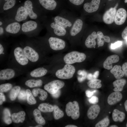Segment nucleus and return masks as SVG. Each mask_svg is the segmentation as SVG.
<instances>
[{
  "instance_id": "obj_60",
  "label": "nucleus",
  "mask_w": 127,
  "mask_h": 127,
  "mask_svg": "<svg viewBox=\"0 0 127 127\" xmlns=\"http://www.w3.org/2000/svg\"><path fill=\"white\" fill-rule=\"evenodd\" d=\"M125 2L126 3H127V0H125Z\"/></svg>"
},
{
  "instance_id": "obj_12",
  "label": "nucleus",
  "mask_w": 127,
  "mask_h": 127,
  "mask_svg": "<svg viewBox=\"0 0 127 127\" xmlns=\"http://www.w3.org/2000/svg\"><path fill=\"white\" fill-rule=\"evenodd\" d=\"M100 2L101 0H85L83 5V10L88 14L94 12L99 8Z\"/></svg>"
},
{
  "instance_id": "obj_45",
  "label": "nucleus",
  "mask_w": 127,
  "mask_h": 127,
  "mask_svg": "<svg viewBox=\"0 0 127 127\" xmlns=\"http://www.w3.org/2000/svg\"><path fill=\"white\" fill-rule=\"evenodd\" d=\"M99 74V72L98 71L95 72L93 74L91 73L88 74L87 76V79L89 80L96 79L98 77Z\"/></svg>"
},
{
  "instance_id": "obj_52",
  "label": "nucleus",
  "mask_w": 127,
  "mask_h": 127,
  "mask_svg": "<svg viewBox=\"0 0 127 127\" xmlns=\"http://www.w3.org/2000/svg\"><path fill=\"white\" fill-rule=\"evenodd\" d=\"M5 100V97L2 92L0 93V104H2L3 102Z\"/></svg>"
},
{
  "instance_id": "obj_28",
  "label": "nucleus",
  "mask_w": 127,
  "mask_h": 127,
  "mask_svg": "<svg viewBox=\"0 0 127 127\" xmlns=\"http://www.w3.org/2000/svg\"><path fill=\"white\" fill-rule=\"evenodd\" d=\"M26 114L23 111H20L17 113H14L11 115L12 119L14 123H23L25 119Z\"/></svg>"
},
{
  "instance_id": "obj_23",
  "label": "nucleus",
  "mask_w": 127,
  "mask_h": 127,
  "mask_svg": "<svg viewBox=\"0 0 127 127\" xmlns=\"http://www.w3.org/2000/svg\"><path fill=\"white\" fill-rule=\"evenodd\" d=\"M97 34L95 32L93 31L87 36L84 42L85 45L87 48H95L96 44L95 39L97 38Z\"/></svg>"
},
{
  "instance_id": "obj_24",
  "label": "nucleus",
  "mask_w": 127,
  "mask_h": 127,
  "mask_svg": "<svg viewBox=\"0 0 127 127\" xmlns=\"http://www.w3.org/2000/svg\"><path fill=\"white\" fill-rule=\"evenodd\" d=\"M23 6L26 9L28 16L30 19L36 20L38 18V15L34 12L32 3L31 1L27 0L25 1Z\"/></svg>"
},
{
  "instance_id": "obj_35",
  "label": "nucleus",
  "mask_w": 127,
  "mask_h": 127,
  "mask_svg": "<svg viewBox=\"0 0 127 127\" xmlns=\"http://www.w3.org/2000/svg\"><path fill=\"white\" fill-rule=\"evenodd\" d=\"M101 80L97 79L90 80L88 81L87 84L88 86L90 88L95 89L99 88L102 87L101 83Z\"/></svg>"
},
{
  "instance_id": "obj_58",
  "label": "nucleus",
  "mask_w": 127,
  "mask_h": 127,
  "mask_svg": "<svg viewBox=\"0 0 127 127\" xmlns=\"http://www.w3.org/2000/svg\"><path fill=\"white\" fill-rule=\"evenodd\" d=\"M109 127H118V126L115 125H112L110 126Z\"/></svg>"
},
{
  "instance_id": "obj_29",
  "label": "nucleus",
  "mask_w": 127,
  "mask_h": 127,
  "mask_svg": "<svg viewBox=\"0 0 127 127\" xmlns=\"http://www.w3.org/2000/svg\"><path fill=\"white\" fill-rule=\"evenodd\" d=\"M121 67L119 65L115 66L110 70V72L117 79H121L124 75L123 71L121 69Z\"/></svg>"
},
{
  "instance_id": "obj_4",
  "label": "nucleus",
  "mask_w": 127,
  "mask_h": 127,
  "mask_svg": "<svg viewBox=\"0 0 127 127\" xmlns=\"http://www.w3.org/2000/svg\"><path fill=\"white\" fill-rule=\"evenodd\" d=\"M44 12L58 15L63 9L67 8L65 0H39Z\"/></svg>"
},
{
  "instance_id": "obj_18",
  "label": "nucleus",
  "mask_w": 127,
  "mask_h": 127,
  "mask_svg": "<svg viewBox=\"0 0 127 127\" xmlns=\"http://www.w3.org/2000/svg\"><path fill=\"white\" fill-rule=\"evenodd\" d=\"M123 97L122 94L119 92L115 91L111 93L108 96L107 102L111 105H114L120 101Z\"/></svg>"
},
{
  "instance_id": "obj_25",
  "label": "nucleus",
  "mask_w": 127,
  "mask_h": 127,
  "mask_svg": "<svg viewBox=\"0 0 127 127\" xmlns=\"http://www.w3.org/2000/svg\"><path fill=\"white\" fill-rule=\"evenodd\" d=\"M48 69L43 67L37 68L33 69L30 72L31 77L35 78L39 77L46 75L48 72Z\"/></svg>"
},
{
  "instance_id": "obj_26",
  "label": "nucleus",
  "mask_w": 127,
  "mask_h": 127,
  "mask_svg": "<svg viewBox=\"0 0 127 127\" xmlns=\"http://www.w3.org/2000/svg\"><path fill=\"white\" fill-rule=\"evenodd\" d=\"M125 113L116 109H114L112 114L113 120L115 122H122L125 118Z\"/></svg>"
},
{
  "instance_id": "obj_16",
  "label": "nucleus",
  "mask_w": 127,
  "mask_h": 127,
  "mask_svg": "<svg viewBox=\"0 0 127 127\" xmlns=\"http://www.w3.org/2000/svg\"><path fill=\"white\" fill-rule=\"evenodd\" d=\"M127 16L126 10L123 8H120L117 10L115 16L114 21L118 25L123 24L125 22Z\"/></svg>"
},
{
  "instance_id": "obj_49",
  "label": "nucleus",
  "mask_w": 127,
  "mask_h": 127,
  "mask_svg": "<svg viewBox=\"0 0 127 127\" xmlns=\"http://www.w3.org/2000/svg\"><path fill=\"white\" fill-rule=\"evenodd\" d=\"M122 68L124 75L127 77V62L123 64L122 66Z\"/></svg>"
},
{
  "instance_id": "obj_1",
  "label": "nucleus",
  "mask_w": 127,
  "mask_h": 127,
  "mask_svg": "<svg viewBox=\"0 0 127 127\" xmlns=\"http://www.w3.org/2000/svg\"><path fill=\"white\" fill-rule=\"evenodd\" d=\"M8 64L10 67L21 71L29 70L33 65L25 54L22 46H17L12 50Z\"/></svg>"
},
{
  "instance_id": "obj_37",
  "label": "nucleus",
  "mask_w": 127,
  "mask_h": 127,
  "mask_svg": "<svg viewBox=\"0 0 127 127\" xmlns=\"http://www.w3.org/2000/svg\"><path fill=\"white\" fill-rule=\"evenodd\" d=\"M3 119L4 122L6 124H9L12 123V120L10 118L11 115L8 109L5 108L3 112Z\"/></svg>"
},
{
  "instance_id": "obj_54",
  "label": "nucleus",
  "mask_w": 127,
  "mask_h": 127,
  "mask_svg": "<svg viewBox=\"0 0 127 127\" xmlns=\"http://www.w3.org/2000/svg\"><path fill=\"white\" fill-rule=\"evenodd\" d=\"M4 33V30L3 28L2 27H0V36H2Z\"/></svg>"
},
{
  "instance_id": "obj_40",
  "label": "nucleus",
  "mask_w": 127,
  "mask_h": 127,
  "mask_svg": "<svg viewBox=\"0 0 127 127\" xmlns=\"http://www.w3.org/2000/svg\"><path fill=\"white\" fill-rule=\"evenodd\" d=\"M110 123V120L107 116L105 117L97 123L95 125V127H107Z\"/></svg>"
},
{
  "instance_id": "obj_20",
  "label": "nucleus",
  "mask_w": 127,
  "mask_h": 127,
  "mask_svg": "<svg viewBox=\"0 0 127 127\" xmlns=\"http://www.w3.org/2000/svg\"><path fill=\"white\" fill-rule=\"evenodd\" d=\"M119 60V57L117 55H113L109 56L103 62V67L107 70L111 69L113 68L112 64L118 62Z\"/></svg>"
},
{
  "instance_id": "obj_34",
  "label": "nucleus",
  "mask_w": 127,
  "mask_h": 127,
  "mask_svg": "<svg viewBox=\"0 0 127 127\" xmlns=\"http://www.w3.org/2000/svg\"><path fill=\"white\" fill-rule=\"evenodd\" d=\"M38 109L41 111L44 112H51L54 110V106L52 105L46 103L40 104L38 107Z\"/></svg>"
},
{
  "instance_id": "obj_6",
  "label": "nucleus",
  "mask_w": 127,
  "mask_h": 127,
  "mask_svg": "<svg viewBox=\"0 0 127 127\" xmlns=\"http://www.w3.org/2000/svg\"><path fill=\"white\" fill-rule=\"evenodd\" d=\"M84 25L83 19L81 17H78L68 32V39L71 44H77L83 29Z\"/></svg>"
},
{
  "instance_id": "obj_51",
  "label": "nucleus",
  "mask_w": 127,
  "mask_h": 127,
  "mask_svg": "<svg viewBox=\"0 0 127 127\" xmlns=\"http://www.w3.org/2000/svg\"><path fill=\"white\" fill-rule=\"evenodd\" d=\"M122 37L123 39H127V26L124 29L122 33Z\"/></svg>"
},
{
  "instance_id": "obj_13",
  "label": "nucleus",
  "mask_w": 127,
  "mask_h": 127,
  "mask_svg": "<svg viewBox=\"0 0 127 127\" xmlns=\"http://www.w3.org/2000/svg\"><path fill=\"white\" fill-rule=\"evenodd\" d=\"M118 5L117 4L114 7H111L106 11L104 14L103 19L104 22L107 24H110L114 21L116 13V7Z\"/></svg>"
},
{
  "instance_id": "obj_50",
  "label": "nucleus",
  "mask_w": 127,
  "mask_h": 127,
  "mask_svg": "<svg viewBox=\"0 0 127 127\" xmlns=\"http://www.w3.org/2000/svg\"><path fill=\"white\" fill-rule=\"evenodd\" d=\"M97 91V90H94L92 91H91L89 90H87L85 91L86 96L88 97H90Z\"/></svg>"
},
{
  "instance_id": "obj_2",
  "label": "nucleus",
  "mask_w": 127,
  "mask_h": 127,
  "mask_svg": "<svg viewBox=\"0 0 127 127\" xmlns=\"http://www.w3.org/2000/svg\"><path fill=\"white\" fill-rule=\"evenodd\" d=\"M78 17L75 12L66 8L62 9L58 15L51 18L69 32Z\"/></svg>"
},
{
  "instance_id": "obj_14",
  "label": "nucleus",
  "mask_w": 127,
  "mask_h": 127,
  "mask_svg": "<svg viewBox=\"0 0 127 127\" xmlns=\"http://www.w3.org/2000/svg\"><path fill=\"white\" fill-rule=\"evenodd\" d=\"M19 70L11 67L2 69L0 71V79L6 80L11 79L15 76L16 72Z\"/></svg>"
},
{
  "instance_id": "obj_7",
  "label": "nucleus",
  "mask_w": 127,
  "mask_h": 127,
  "mask_svg": "<svg viewBox=\"0 0 127 127\" xmlns=\"http://www.w3.org/2000/svg\"><path fill=\"white\" fill-rule=\"evenodd\" d=\"M42 42L47 44L46 45L48 46L51 49L54 51L62 50L66 45V43L63 39L52 36L48 33Z\"/></svg>"
},
{
  "instance_id": "obj_48",
  "label": "nucleus",
  "mask_w": 127,
  "mask_h": 127,
  "mask_svg": "<svg viewBox=\"0 0 127 127\" xmlns=\"http://www.w3.org/2000/svg\"><path fill=\"white\" fill-rule=\"evenodd\" d=\"M5 50L3 45L1 43L0 44V58L3 57L5 56Z\"/></svg>"
},
{
  "instance_id": "obj_22",
  "label": "nucleus",
  "mask_w": 127,
  "mask_h": 127,
  "mask_svg": "<svg viewBox=\"0 0 127 127\" xmlns=\"http://www.w3.org/2000/svg\"><path fill=\"white\" fill-rule=\"evenodd\" d=\"M21 28V25L19 23L14 22L8 24L5 28V30L7 33L15 34L19 32Z\"/></svg>"
},
{
  "instance_id": "obj_63",
  "label": "nucleus",
  "mask_w": 127,
  "mask_h": 127,
  "mask_svg": "<svg viewBox=\"0 0 127 127\" xmlns=\"http://www.w3.org/2000/svg\"><path fill=\"white\" fill-rule=\"evenodd\" d=\"M5 0V1H8L9 0Z\"/></svg>"
},
{
  "instance_id": "obj_62",
  "label": "nucleus",
  "mask_w": 127,
  "mask_h": 127,
  "mask_svg": "<svg viewBox=\"0 0 127 127\" xmlns=\"http://www.w3.org/2000/svg\"><path fill=\"white\" fill-rule=\"evenodd\" d=\"M126 127H127V123H126Z\"/></svg>"
},
{
  "instance_id": "obj_3",
  "label": "nucleus",
  "mask_w": 127,
  "mask_h": 127,
  "mask_svg": "<svg viewBox=\"0 0 127 127\" xmlns=\"http://www.w3.org/2000/svg\"><path fill=\"white\" fill-rule=\"evenodd\" d=\"M36 44L27 43L21 46L25 54L33 66L39 64L42 59L41 44Z\"/></svg>"
},
{
  "instance_id": "obj_27",
  "label": "nucleus",
  "mask_w": 127,
  "mask_h": 127,
  "mask_svg": "<svg viewBox=\"0 0 127 127\" xmlns=\"http://www.w3.org/2000/svg\"><path fill=\"white\" fill-rule=\"evenodd\" d=\"M96 39L98 47L103 46L104 42L108 43L110 42L109 37L107 36H104L102 32L100 31L97 32Z\"/></svg>"
},
{
  "instance_id": "obj_31",
  "label": "nucleus",
  "mask_w": 127,
  "mask_h": 127,
  "mask_svg": "<svg viewBox=\"0 0 127 127\" xmlns=\"http://www.w3.org/2000/svg\"><path fill=\"white\" fill-rule=\"evenodd\" d=\"M32 92L35 97L38 96L39 99L41 100H44L47 98L48 96L47 92L44 90L39 88L33 89Z\"/></svg>"
},
{
  "instance_id": "obj_41",
  "label": "nucleus",
  "mask_w": 127,
  "mask_h": 127,
  "mask_svg": "<svg viewBox=\"0 0 127 127\" xmlns=\"http://www.w3.org/2000/svg\"><path fill=\"white\" fill-rule=\"evenodd\" d=\"M16 3V0H9L7 1L3 5V10H7L11 8L14 6Z\"/></svg>"
},
{
  "instance_id": "obj_33",
  "label": "nucleus",
  "mask_w": 127,
  "mask_h": 127,
  "mask_svg": "<svg viewBox=\"0 0 127 127\" xmlns=\"http://www.w3.org/2000/svg\"><path fill=\"white\" fill-rule=\"evenodd\" d=\"M33 114L35 119L38 124L42 125L45 123V121L42 116L40 111L37 109H35L33 111Z\"/></svg>"
},
{
  "instance_id": "obj_56",
  "label": "nucleus",
  "mask_w": 127,
  "mask_h": 127,
  "mask_svg": "<svg viewBox=\"0 0 127 127\" xmlns=\"http://www.w3.org/2000/svg\"><path fill=\"white\" fill-rule=\"evenodd\" d=\"M65 127H77L76 126L73 125H68L66 126Z\"/></svg>"
},
{
  "instance_id": "obj_43",
  "label": "nucleus",
  "mask_w": 127,
  "mask_h": 127,
  "mask_svg": "<svg viewBox=\"0 0 127 127\" xmlns=\"http://www.w3.org/2000/svg\"><path fill=\"white\" fill-rule=\"evenodd\" d=\"M78 74L80 76L78 77V80L79 82H83L87 77V73L84 70H80L78 71Z\"/></svg>"
},
{
  "instance_id": "obj_19",
  "label": "nucleus",
  "mask_w": 127,
  "mask_h": 127,
  "mask_svg": "<svg viewBox=\"0 0 127 127\" xmlns=\"http://www.w3.org/2000/svg\"><path fill=\"white\" fill-rule=\"evenodd\" d=\"M100 107L99 105L94 104L90 106L88 109L87 112V115L88 118L91 120L95 119L99 114Z\"/></svg>"
},
{
  "instance_id": "obj_11",
  "label": "nucleus",
  "mask_w": 127,
  "mask_h": 127,
  "mask_svg": "<svg viewBox=\"0 0 127 127\" xmlns=\"http://www.w3.org/2000/svg\"><path fill=\"white\" fill-rule=\"evenodd\" d=\"M64 83L62 81L56 80L46 84L44 86V89L48 93L53 94L56 93L60 88L64 87Z\"/></svg>"
},
{
  "instance_id": "obj_30",
  "label": "nucleus",
  "mask_w": 127,
  "mask_h": 127,
  "mask_svg": "<svg viewBox=\"0 0 127 127\" xmlns=\"http://www.w3.org/2000/svg\"><path fill=\"white\" fill-rule=\"evenodd\" d=\"M126 83V80L124 79H117L113 83L114 88L113 90L115 91H122L123 87Z\"/></svg>"
},
{
  "instance_id": "obj_59",
  "label": "nucleus",
  "mask_w": 127,
  "mask_h": 127,
  "mask_svg": "<svg viewBox=\"0 0 127 127\" xmlns=\"http://www.w3.org/2000/svg\"><path fill=\"white\" fill-rule=\"evenodd\" d=\"M3 24V23L1 21H0V26H1Z\"/></svg>"
},
{
  "instance_id": "obj_15",
  "label": "nucleus",
  "mask_w": 127,
  "mask_h": 127,
  "mask_svg": "<svg viewBox=\"0 0 127 127\" xmlns=\"http://www.w3.org/2000/svg\"><path fill=\"white\" fill-rule=\"evenodd\" d=\"M39 27L38 23L33 20H30L23 23L21 26L22 31L25 33L34 31Z\"/></svg>"
},
{
  "instance_id": "obj_38",
  "label": "nucleus",
  "mask_w": 127,
  "mask_h": 127,
  "mask_svg": "<svg viewBox=\"0 0 127 127\" xmlns=\"http://www.w3.org/2000/svg\"><path fill=\"white\" fill-rule=\"evenodd\" d=\"M53 116L54 119L58 120L63 117L64 114L63 112L56 105L54 106Z\"/></svg>"
},
{
  "instance_id": "obj_5",
  "label": "nucleus",
  "mask_w": 127,
  "mask_h": 127,
  "mask_svg": "<svg viewBox=\"0 0 127 127\" xmlns=\"http://www.w3.org/2000/svg\"><path fill=\"white\" fill-rule=\"evenodd\" d=\"M44 25L51 35L61 38H68V32L54 21L51 18L44 20Z\"/></svg>"
},
{
  "instance_id": "obj_17",
  "label": "nucleus",
  "mask_w": 127,
  "mask_h": 127,
  "mask_svg": "<svg viewBox=\"0 0 127 127\" xmlns=\"http://www.w3.org/2000/svg\"><path fill=\"white\" fill-rule=\"evenodd\" d=\"M85 0H65L67 8L75 12L83 6Z\"/></svg>"
},
{
  "instance_id": "obj_61",
  "label": "nucleus",
  "mask_w": 127,
  "mask_h": 127,
  "mask_svg": "<svg viewBox=\"0 0 127 127\" xmlns=\"http://www.w3.org/2000/svg\"><path fill=\"white\" fill-rule=\"evenodd\" d=\"M108 1H111L113 0H108Z\"/></svg>"
},
{
  "instance_id": "obj_53",
  "label": "nucleus",
  "mask_w": 127,
  "mask_h": 127,
  "mask_svg": "<svg viewBox=\"0 0 127 127\" xmlns=\"http://www.w3.org/2000/svg\"><path fill=\"white\" fill-rule=\"evenodd\" d=\"M60 91L59 90L56 93L52 95V96L54 98H57L60 96Z\"/></svg>"
},
{
  "instance_id": "obj_32",
  "label": "nucleus",
  "mask_w": 127,
  "mask_h": 127,
  "mask_svg": "<svg viewBox=\"0 0 127 127\" xmlns=\"http://www.w3.org/2000/svg\"><path fill=\"white\" fill-rule=\"evenodd\" d=\"M43 83L42 81L40 79H30L26 80L25 83L26 86L30 88L40 87Z\"/></svg>"
},
{
  "instance_id": "obj_46",
  "label": "nucleus",
  "mask_w": 127,
  "mask_h": 127,
  "mask_svg": "<svg viewBox=\"0 0 127 127\" xmlns=\"http://www.w3.org/2000/svg\"><path fill=\"white\" fill-rule=\"evenodd\" d=\"M122 44L121 41H118L113 44H111V47L112 49H115L121 46Z\"/></svg>"
},
{
  "instance_id": "obj_8",
  "label": "nucleus",
  "mask_w": 127,
  "mask_h": 127,
  "mask_svg": "<svg viewBox=\"0 0 127 127\" xmlns=\"http://www.w3.org/2000/svg\"><path fill=\"white\" fill-rule=\"evenodd\" d=\"M86 58L85 54L83 53L73 51L66 54L64 57L63 60L66 64H72L76 63H80L84 61Z\"/></svg>"
},
{
  "instance_id": "obj_47",
  "label": "nucleus",
  "mask_w": 127,
  "mask_h": 127,
  "mask_svg": "<svg viewBox=\"0 0 127 127\" xmlns=\"http://www.w3.org/2000/svg\"><path fill=\"white\" fill-rule=\"evenodd\" d=\"M99 100L97 97L96 96H93L89 99V101L90 103L94 104L97 103L99 102Z\"/></svg>"
},
{
  "instance_id": "obj_10",
  "label": "nucleus",
  "mask_w": 127,
  "mask_h": 127,
  "mask_svg": "<svg viewBox=\"0 0 127 127\" xmlns=\"http://www.w3.org/2000/svg\"><path fill=\"white\" fill-rule=\"evenodd\" d=\"M65 111L67 115L71 116L72 119L76 120L78 119L80 115L79 107L78 102L76 101L70 102L66 105Z\"/></svg>"
},
{
  "instance_id": "obj_9",
  "label": "nucleus",
  "mask_w": 127,
  "mask_h": 127,
  "mask_svg": "<svg viewBox=\"0 0 127 127\" xmlns=\"http://www.w3.org/2000/svg\"><path fill=\"white\" fill-rule=\"evenodd\" d=\"M75 71L73 65L66 64L62 69L58 70L56 72V76L58 78L63 79H70L73 77Z\"/></svg>"
},
{
  "instance_id": "obj_44",
  "label": "nucleus",
  "mask_w": 127,
  "mask_h": 127,
  "mask_svg": "<svg viewBox=\"0 0 127 127\" xmlns=\"http://www.w3.org/2000/svg\"><path fill=\"white\" fill-rule=\"evenodd\" d=\"M27 94L25 91L21 90L20 91L18 95V99L20 100L24 101L27 99Z\"/></svg>"
},
{
  "instance_id": "obj_36",
  "label": "nucleus",
  "mask_w": 127,
  "mask_h": 127,
  "mask_svg": "<svg viewBox=\"0 0 127 127\" xmlns=\"http://www.w3.org/2000/svg\"><path fill=\"white\" fill-rule=\"evenodd\" d=\"M20 90V87L18 86H15L12 89L9 95V98L11 100L13 101L16 99L18 95Z\"/></svg>"
},
{
  "instance_id": "obj_64",
  "label": "nucleus",
  "mask_w": 127,
  "mask_h": 127,
  "mask_svg": "<svg viewBox=\"0 0 127 127\" xmlns=\"http://www.w3.org/2000/svg\"><path fill=\"white\" fill-rule=\"evenodd\" d=\"M126 40L127 42V39H126Z\"/></svg>"
},
{
  "instance_id": "obj_42",
  "label": "nucleus",
  "mask_w": 127,
  "mask_h": 127,
  "mask_svg": "<svg viewBox=\"0 0 127 127\" xmlns=\"http://www.w3.org/2000/svg\"><path fill=\"white\" fill-rule=\"evenodd\" d=\"M12 84L10 83L3 84L0 85V91L1 92H7L12 87Z\"/></svg>"
},
{
  "instance_id": "obj_55",
  "label": "nucleus",
  "mask_w": 127,
  "mask_h": 127,
  "mask_svg": "<svg viewBox=\"0 0 127 127\" xmlns=\"http://www.w3.org/2000/svg\"><path fill=\"white\" fill-rule=\"evenodd\" d=\"M124 104L125 110L127 111V100L125 101Z\"/></svg>"
},
{
  "instance_id": "obj_39",
  "label": "nucleus",
  "mask_w": 127,
  "mask_h": 127,
  "mask_svg": "<svg viewBox=\"0 0 127 127\" xmlns=\"http://www.w3.org/2000/svg\"><path fill=\"white\" fill-rule=\"evenodd\" d=\"M26 91L27 95L26 100L27 103L30 105L35 104L36 103V101L30 90L27 89Z\"/></svg>"
},
{
  "instance_id": "obj_21",
  "label": "nucleus",
  "mask_w": 127,
  "mask_h": 127,
  "mask_svg": "<svg viewBox=\"0 0 127 127\" xmlns=\"http://www.w3.org/2000/svg\"><path fill=\"white\" fill-rule=\"evenodd\" d=\"M28 16L27 12L24 6H21L18 9L15 17L16 20L21 22L26 20Z\"/></svg>"
},
{
  "instance_id": "obj_57",
  "label": "nucleus",
  "mask_w": 127,
  "mask_h": 127,
  "mask_svg": "<svg viewBox=\"0 0 127 127\" xmlns=\"http://www.w3.org/2000/svg\"><path fill=\"white\" fill-rule=\"evenodd\" d=\"M35 127H43L42 125L40 124H39V125H37L36 126H35Z\"/></svg>"
}]
</instances>
